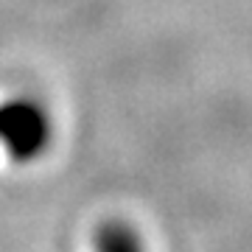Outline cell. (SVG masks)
I'll use <instances>...</instances> for the list:
<instances>
[{
  "label": "cell",
  "instance_id": "1",
  "mask_svg": "<svg viewBox=\"0 0 252 252\" xmlns=\"http://www.w3.org/2000/svg\"><path fill=\"white\" fill-rule=\"evenodd\" d=\"M59 143V118L51 101L31 90L0 95V162L9 168H36Z\"/></svg>",
  "mask_w": 252,
  "mask_h": 252
},
{
  "label": "cell",
  "instance_id": "2",
  "mask_svg": "<svg viewBox=\"0 0 252 252\" xmlns=\"http://www.w3.org/2000/svg\"><path fill=\"white\" fill-rule=\"evenodd\" d=\"M87 252H154V247L137 219L126 213H107L90 227Z\"/></svg>",
  "mask_w": 252,
  "mask_h": 252
}]
</instances>
